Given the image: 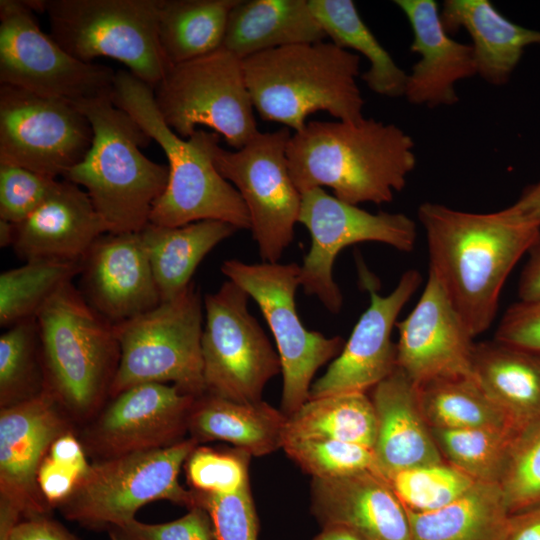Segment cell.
<instances>
[{
    "instance_id": "cell-17",
    "label": "cell",
    "mask_w": 540,
    "mask_h": 540,
    "mask_svg": "<svg viewBox=\"0 0 540 540\" xmlns=\"http://www.w3.org/2000/svg\"><path fill=\"white\" fill-rule=\"evenodd\" d=\"M55 396L41 393L2 407L0 413V540L25 515L45 511L37 476L50 446L63 435Z\"/></svg>"
},
{
    "instance_id": "cell-14",
    "label": "cell",
    "mask_w": 540,
    "mask_h": 540,
    "mask_svg": "<svg viewBox=\"0 0 540 540\" xmlns=\"http://www.w3.org/2000/svg\"><path fill=\"white\" fill-rule=\"evenodd\" d=\"M301 195L298 223L310 233L311 246L300 266V286L331 313H338L343 304L333 278L334 262L342 249L366 241L384 243L402 252L415 247L416 223L403 213H370L329 195L323 188Z\"/></svg>"
},
{
    "instance_id": "cell-49",
    "label": "cell",
    "mask_w": 540,
    "mask_h": 540,
    "mask_svg": "<svg viewBox=\"0 0 540 540\" xmlns=\"http://www.w3.org/2000/svg\"><path fill=\"white\" fill-rule=\"evenodd\" d=\"M528 253L518 282V296L522 302H537L540 301V234Z\"/></svg>"
},
{
    "instance_id": "cell-34",
    "label": "cell",
    "mask_w": 540,
    "mask_h": 540,
    "mask_svg": "<svg viewBox=\"0 0 540 540\" xmlns=\"http://www.w3.org/2000/svg\"><path fill=\"white\" fill-rule=\"evenodd\" d=\"M376 435L377 418L371 398L366 393L351 392L309 399L288 416L284 442L333 439L373 449Z\"/></svg>"
},
{
    "instance_id": "cell-35",
    "label": "cell",
    "mask_w": 540,
    "mask_h": 540,
    "mask_svg": "<svg viewBox=\"0 0 540 540\" xmlns=\"http://www.w3.org/2000/svg\"><path fill=\"white\" fill-rule=\"evenodd\" d=\"M421 412L430 428L517 430L473 377L439 379L417 386Z\"/></svg>"
},
{
    "instance_id": "cell-6",
    "label": "cell",
    "mask_w": 540,
    "mask_h": 540,
    "mask_svg": "<svg viewBox=\"0 0 540 540\" xmlns=\"http://www.w3.org/2000/svg\"><path fill=\"white\" fill-rule=\"evenodd\" d=\"M46 388L73 411L90 410L110 389L120 358L114 324L100 315L73 282L36 315Z\"/></svg>"
},
{
    "instance_id": "cell-18",
    "label": "cell",
    "mask_w": 540,
    "mask_h": 540,
    "mask_svg": "<svg viewBox=\"0 0 540 540\" xmlns=\"http://www.w3.org/2000/svg\"><path fill=\"white\" fill-rule=\"evenodd\" d=\"M396 327L397 367L415 386L472 377L474 337L431 273L417 304Z\"/></svg>"
},
{
    "instance_id": "cell-45",
    "label": "cell",
    "mask_w": 540,
    "mask_h": 540,
    "mask_svg": "<svg viewBox=\"0 0 540 540\" xmlns=\"http://www.w3.org/2000/svg\"><path fill=\"white\" fill-rule=\"evenodd\" d=\"M59 179L29 169L0 164V219L19 224L50 195Z\"/></svg>"
},
{
    "instance_id": "cell-32",
    "label": "cell",
    "mask_w": 540,
    "mask_h": 540,
    "mask_svg": "<svg viewBox=\"0 0 540 540\" xmlns=\"http://www.w3.org/2000/svg\"><path fill=\"white\" fill-rule=\"evenodd\" d=\"M309 5L334 44L359 52L369 61L361 78L371 91L391 98L404 96L406 72L365 24L353 1L309 0Z\"/></svg>"
},
{
    "instance_id": "cell-39",
    "label": "cell",
    "mask_w": 540,
    "mask_h": 540,
    "mask_svg": "<svg viewBox=\"0 0 540 540\" xmlns=\"http://www.w3.org/2000/svg\"><path fill=\"white\" fill-rule=\"evenodd\" d=\"M384 478L402 505L414 512L440 509L477 482L446 461L403 469Z\"/></svg>"
},
{
    "instance_id": "cell-20",
    "label": "cell",
    "mask_w": 540,
    "mask_h": 540,
    "mask_svg": "<svg viewBox=\"0 0 540 540\" xmlns=\"http://www.w3.org/2000/svg\"><path fill=\"white\" fill-rule=\"evenodd\" d=\"M81 263V293L114 325L162 302L140 233L103 234Z\"/></svg>"
},
{
    "instance_id": "cell-9",
    "label": "cell",
    "mask_w": 540,
    "mask_h": 540,
    "mask_svg": "<svg viewBox=\"0 0 540 540\" xmlns=\"http://www.w3.org/2000/svg\"><path fill=\"white\" fill-rule=\"evenodd\" d=\"M153 91L163 121L181 138L204 125L238 150L259 132L243 59L222 46L171 64Z\"/></svg>"
},
{
    "instance_id": "cell-24",
    "label": "cell",
    "mask_w": 540,
    "mask_h": 540,
    "mask_svg": "<svg viewBox=\"0 0 540 540\" xmlns=\"http://www.w3.org/2000/svg\"><path fill=\"white\" fill-rule=\"evenodd\" d=\"M108 228L80 186L58 180L48 198L16 224L13 249L26 261H82Z\"/></svg>"
},
{
    "instance_id": "cell-42",
    "label": "cell",
    "mask_w": 540,
    "mask_h": 540,
    "mask_svg": "<svg viewBox=\"0 0 540 540\" xmlns=\"http://www.w3.org/2000/svg\"><path fill=\"white\" fill-rule=\"evenodd\" d=\"M250 455L238 448L218 451L196 447L186 460L188 482L193 490L231 494L249 484Z\"/></svg>"
},
{
    "instance_id": "cell-33",
    "label": "cell",
    "mask_w": 540,
    "mask_h": 540,
    "mask_svg": "<svg viewBox=\"0 0 540 540\" xmlns=\"http://www.w3.org/2000/svg\"><path fill=\"white\" fill-rule=\"evenodd\" d=\"M238 0H160L158 38L170 64L220 48Z\"/></svg>"
},
{
    "instance_id": "cell-1",
    "label": "cell",
    "mask_w": 540,
    "mask_h": 540,
    "mask_svg": "<svg viewBox=\"0 0 540 540\" xmlns=\"http://www.w3.org/2000/svg\"><path fill=\"white\" fill-rule=\"evenodd\" d=\"M428 244L429 273L476 337L492 324L509 274L540 234L511 205L473 213L424 202L417 211Z\"/></svg>"
},
{
    "instance_id": "cell-50",
    "label": "cell",
    "mask_w": 540,
    "mask_h": 540,
    "mask_svg": "<svg viewBox=\"0 0 540 540\" xmlns=\"http://www.w3.org/2000/svg\"><path fill=\"white\" fill-rule=\"evenodd\" d=\"M505 540H540V506L512 514Z\"/></svg>"
},
{
    "instance_id": "cell-15",
    "label": "cell",
    "mask_w": 540,
    "mask_h": 540,
    "mask_svg": "<svg viewBox=\"0 0 540 540\" xmlns=\"http://www.w3.org/2000/svg\"><path fill=\"white\" fill-rule=\"evenodd\" d=\"M115 73L70 55L23 0L0 1V84L75 102L110 93Z\"/></svg>"
},
{
    "instance_id": "cell-23",
    "label": "cell",
    "mask_w": 540,
    "mask_h": 540,
    "mask_svg": "<svg viewBox=\"0 0 540 540\" xmlns=\"http://www.w3.org/2000/svg\"><path fill=\"white\" fill-rule=\"evenodd\" d=\"M407 18L413 40L410 50L420 58L407 74L404 96L414 105L429 108L459 101L455 85L477 75L471 44L451 38L434 0H396Z\"/></svg>"
},
{
    "instance_id": "cell-25",
    "label": "cell",
    "mask_w": 540,
    "mask_h": 540,
    "mask_svg": "<svg viewBox=\"0 0 540 540\" xmlns=\"http://www.w3.org/2000/svg\"><path fill=\"white\" fill-rule=\"evenodd\" d=\"M377 418L376 472H394L445 461L418 402L417 386L398 367L372 388Z\"/></svg>"
},
{
    "instance_id": "cell-36",
    "label": "cell",
    "mask_w": 540,
    "mask_h": 540,
    "mask_svg": "<svg viewBox=\"0 0 540 540\" xmlns=\"http://www.w3.org/2000/svg\"><path fill=\"white\" fill-rule=\"evenodd\" d=\"M82 269L81 261L31 260L0 275V325L36 317L42 306Z\"/></svg>"
},
{
    "instance_id": "cell-51",
    "label": "cell",
    "mask_w": 540,
    "mask_h": 540,
    "mask_svg": "<svg viewBox=\"0 0 540 540\" xmlns=\"http://www.w3.org/2000/svg\"><path fill=\"white\" fill-rule=\"evenodd\" d=\"M511 206L526 219L540 225V180L526 187Z\"/></svg>"
},
{
    "instance_id": "cell-7",
    "label": "cell",
    "mask_w": 540,
    "mask_h": 540,
    "mask_svg": "<svg viewBox=\"0 0 540 540\" xmlns=\"http://www.w3.org/2000/svg\"><path fill=\"white\" fill-rule=\"evenodd\" d=\"M204 301L191 282L175 297L115 324L120 358L109 393L144 383H167L196 398L206 393L201 339Z\"/></svg>"
},
{
    "instance_id": "cell-48",
    "label": "cell",
    "mask_w": 540,
    "mask_h": 540,
    "mask_svg": "<svg viewBox=\"0 0 540 540\" xmlns=\"http://www.w3.org/2000/svg\"><path fill=\"white\" fill-rule=\"evenodd\" d=\"M3 540H76L58 523L37 516L21 520Z\"/></svg>"
},
{
    "instance_id": "cell-11",
    "label": "cell",
    "mask_w": 540,
    "mask_h": 540,
    "mask_svg": "<svg viewBox=\"0 0 540 540\" xmlns=\"http://www.w3.org/2000/svg\"><path fill=\"white\" fill-rule=\"evenodd\" d=\"M221 272L255 300L273 334L283 375L281 411L290 416L309 400L317 370L335 359L345 342L340 336L326 337L304 327L295 303L300 285L297 263L248 264L230 259L223 262Z\"/></svg>"
},
{
    "instance_id": "cell-30",
    "label": "cell",
    "mask_w": 540,
    "mask_h": 540,
    "mask_svg": "<svg viewBox=\"0 0 540 540\" xmlns=\"http://www.w3.org/2000/svg\"><path fill=\"white\" fill-rule=\"evenodd\" d=\"M237 230L227 222L202 220L176 227L149 223L139 232L162 301L187 288L202 259Z\"/></svg>"
},
{
    "instance_id": "cell-10",
    "label": "cell",
    "mask_w": 540,
    "mask_h": 540,
    "mask_svg": "<svg viewBox=\"0 0 540 540\" xmlns=\"http://www.w3.org/2000/svg\"><path fill=\"white\" fill-rule=\"evenodd\" d=\"M193 438L170 446L132 452L90 465L71 495L61 503L69 520L90 528L122 525L156 500L195 507L193 490L178 482L181 466L197 447Z\"/></svg>"
},
{
    "instance_id": "cell-16",
    "label": "cell",
    "mask_w": 540,
    "mask_h": 540,
    "mask_svg": "<svg viewBox=\"0 0 540 540\" xmlns=\"http://www.w3.org/2000/svg\"><path fill=\"white\" fill-rule=\"evenodd\" d=\"M93 137L72 102L0 84V164L63 178L86 156Z\"/></svg>"
},
{
    "instance_id": "cell-8",
    "label": "cell",
    "mask_w": 540,
    "mask_h": 540,
    "mask_svg": "<svg viewBox=\"0 0 540 540\" xmlns=\"http://www.w3.org/2000/svg\"><path fill=\"white\" fill-rule=\"evenodd\" d=\"M160 0H47L50 35L76 59L109 57L155 87L170 67L158 38Z\"/></svg>"
},
{
    "instance_id": "cell-53",
    "label": "cell",
    "mask_w": 540,
    "mask_h": 540,
    "mask_svg": "<svg viewBox=\"0 0 540 540\" xmlns=\"http://www.w3.org/2000/svg\"><path fill=\"white\" fill-rule=\"evenodd\" d=\"M16 237V224L0 219V247L13 246Z\"/></svg>"
},
{
    "instance_id": "cell-52",
    "label": "cell",
    "mask_w": 540,
    "mask_h": 540,
    "mask_svg": "<svg viewBox=\"0 0 540 540\" xmlns=\"http://www.w3.org/2000/svg\"><path fill=\"white\" fill-rule=\"evenodd\" d=\"M313 540H361L351 531L342 527H326Z\"/></svg>"
},
{
    "instance_id": "cell-21",
    "label": "cell",
    "mask_w": 540,
    "mask_h": 540,
    "mask_svg": "<svg viewBox=\"0 0 540 540\" xmlns=\"http://www.w3.org/2000/svg\"><path fill=\"white\" fill-rule=\"evenodd\" d=\"M115 397L93 437L96 448L108 458L180 441L196 399L165 383L135 385Z\"/></svg>"
},
{
    "instance_id": "cell-12",
    "label": "cell",
    "mask_w": 540,
    "mask_h": 540,
    "mask_svg": "<svg viewBox=\"0 0 540 540\" xmlns=\"http://www.w3.org/2000/svg\"><path fill=\"white\" fill-rule=\"evenodd\" d=\"M249 294L228 280L204 297L201 339L206 393L258 403L267 382L282 372L279 354L248 309Z\"/></svg>"
},
{
    "instance_id": "cell-27",
    "label": "cell",
    "mask_w": 540,
    "mask_h": 540,
    "mask_svg": "<svg viewBox=\"0 0 540 540\" xmlns=\"http://www.w3.org/2000/svg\"><path fill=\"white\" fill-rule=\"evenodd\" d=\"M326 37L309 0H238L230 11L222 47L244 59Z\"/></svg>"
},
{
    "instance_id": "cell-38",
    "label": "cell",
    "mask_w": 540,
    "mask_h": 540,
    "mask_svg": "<svg viewBox=\"0 0 540 540\" xmlns=\"http://www.w3.org/2000/svg\"><path fill=\"white\" fill-rule=\"evenodd\" d=\"M36 317L21 321L0 337V399L5 407L35 396L46 388Z\"/></svg>"
},
{
    "instance_id": "cell-43",
    "label": "cell",
    "mask_w": 540,
    "mask_h": 540,
    "mask_svg": "<svg viewBox=\"0 0 540 540\" xmlns=\"http://www.w3.org/2000/svg\"><path fill=\"white\" fill-rule=\"evenodd\" d=\"M193 492L195 505L211 519L215 540H257L259 523L249 484L231 494Z\"/></svg>"
},
{
    "instance_id": "cell-29",
    "label": "cell",
    "mask_w": 540,
    "mask_h": 540,
    "mask_svg": "<svg viewBox=\"0 0 540 540\" xmlns=\"http://www.w3.org/2000/svg\"><path fill=\"white\" fill-rule=\"evenodd\" d=\"M288 416L263 400L238 403L208 393L195 399L188 430L198 441H226L250 456L282 448Z\"/></svg>"
},
{
    "instance_id": "cell-47",
    "label": "cell",
    "mask_w": 540,
    "mask_h": 540,
    "mask_svg": "<svg viewBox=\"0 0 540 540\" xmlns=\"http://www.w3.org/2000/svg\"><path fill=\"white\" fill-rule=\"evenodd\" d=\"M495 340L540 356V301H518L500 320Z\"/></svg>"
},
{
    "instance_id": "cell-40",
    "label": "cell",
    "mask_w": 540,
    "mask_h": 540,
    "mask_svg": "<svg viewBox=\"0 0 540 540\" xmlns=\"http://www.w3.org/2000/svg\"><path fill=\"white\" fill-rule=\"evenodd\" d=\"M282 449L312 478L326 479L376 471L372 448L333 439H293Z\"/></svg>"
},
{
    "instance_id": "cell-22",
    "label": "cell",
    "mask_w": 540,
    "mask_h": 540,
    "mask_svg": "<svg viewBox=\"0 0 540 540\" xmlns=\"http://www.w3.org/2000/svg\"><path fill=\"white\" fill-rule=\"evenodd\" d=\"M311 512L322 528L342 527L361 540H413L405 507L374 470L313 478Z\"/></svg>"
},
{
    "instance_id": "cell-46",
    "label": "cell",
    "mask_w": 540,
    "mask_h": 540,
    "mask_svg": "<svg viewBox=\"0 0 540 540\" xmlns=\"http://www.w3.org/2000/svg\"><path fill=\"white\" fill-rule=\"evenodd\" d=\"M108 533L111 540H215L211 519L199 506L171 522L147 524L133 519L110 527Z\"/></svg>"
},
{
    "instance_id": "cell-31",
    "label": "cell",
    "mask_w": 540,
    "mask_h": 540,
    "mask_svg": "<svg viewBox=\"0 0 540 540\" xmlns=\"http://www.w3.org/2000/svg\"><path fill=\"white\" fill-rule=\"evenodd\" d=\"M405 510L413 540H505L511 518L499 484L486 482L440 509Z\"/></svg>"
},
{
    "instance_id": "cell-5",
    "label": "cell",
    "mask_w": 540,
    "mask_h": 540,
    "mask_svg": "<svg viewBox=\"0 0 540 540\" xmlns=\"http://www.w3.org/2000/svg\"><path fill=\"white\" fill-rule=\"evenodd\" d=\"M360 62L357 53L320 41L257 53L243 59V69L260 117L298 132L316 111L339 121L364 118Z\"/></svg>"
},
{
    "instance_id": "cell-3",
    "label": "cell",
    "mask_w": 540,
    "mask_h": 540,
    "mask_svg": "<svg viewBox=\"0 0 540 540\" xmlns=\"http://www.w3.org/2000/svg\"><path fill=\"white\" fill-rule=\"evenodd\" d=\"M111 92L72 102L89 120L94 137L83 160L62 179L85 189L108 233H139L166 189L169 167L142 153L151 137L114 105Z\"/></svg>"
},
{
    "instance_id": "cell-4",
    "label": "cell",
    "mask_w": 540,
    "mask_h": 540,
    "mask_svg": "<svg viewBox=\"0 0 540 540\" xmlns=\"http://www.w3.org/2000/svg\"><path fill=\"white\" fill-rule=\"evenodd\" d=\"M111 98L161 146L168 160V183L153 206L150 223L176 227L218 220L237 229H250L241 195L218 172L211 157L210 146L219 134L196 130L189 138L178 136L163 121L153 87L128 70L116 71Z\"/></svg>"
},
{
    "instance_id": "cell-13",
    "label": "cell",
    "mask_w": 540,
    "mask_h": 540,
    "mask_svg": "<svg viewBox=\"0 0 540 540\" xmlns=\"http://www.w3.org/2000/svg\"><path fill=\"white\" fill-rule=\"evenodd\" d=\"M287 127L258 132L242 148L220 147V136L210 146L218 172L241 195L250 218V230L263 262L277 263L294 239L302 195L288 165Z\"/></svg>"
},
{
    "instance_id": "cell-19",
    "label": "cell",
    "mask_w": 540,
    "mask_h": 540,
    "mask_svg": "<svg viewBox=\"0 0 540 540\" xmlns=\"http://www.w3.org/2000/svg\"><path fill=\"white\" fill-rule=\"evenodd\" d=\"M416 269L405 271L386 296L370 288V305L360 316L341 353L311 386L310 398L361 392L374 388L397 368L393 327L405 304L421 284Z\"/></svg>"
},
{
    "instance_id": "cell-28",
    "label": "cell",
    "mask_w": 540,
    "mask_h": 540,
    "mask_svg": "<svg viewBox=\"0 0 540 540\" xmlns=\"http://www.w3.org/2000/svg\"><path fill=\"white\" fill-rule=\"evenodd\" d=\"M472 377L517 430L540 420V356L495 339L475 344Z\"/></svg>"
},
{
    "instance_id": "cell-2",
    "label": "cell",
    "mask_w": 540,
    "mask_h": 540,
    "mask_svg": "<svg viewBox=\"0 0 540 540\" xmlns=\"http://www.w3.org/2000/svg\"><path fill=\"white\" fill-rule=\"evenodd\" d=\"M414 141L393 123L309 121L287 145L292 180L302 194L329 187L352 205L391 202L417 164Z\"/></svg>"
},
{
    "instance_id": "cell-44",
    "label": "cell",
    "mask_w": 540,
    "mask_h": 540,
    "mask_svg": "<svg viewBox=\"0 0 540 540\" xmlns=\"http://www.w3.org/2000/svg\"><path fill=\"white\" fill-rule=\"evenodd\" d=\"M82 447L70 434H63L50 446L40 465L37 482L48 503H62L73 492L87 472Z\"/></svg>"
},
{
    "instance_id": "cell-26",
    "label": "cell",
    "mask_w": 540,
    "mask_h": 540,
    "mask_svg": "<svg viewBox=\"0 0 540 540\" xmlns=\"http://www.w3.org/2000/svg\"><path fill=\"white\" fill-rule=\"evenodd\" d=\"M440 16L449 34L468 32L477 75L491 85L506 84L525 49L540 45V30L514 23L489 0H445Z\"/></svg>"
},
{
    "instance_id": "cell-41",
    "label": "cell",
    "mask_w": 540,
    "mask_h": 540,
    "mask_svg": "<svg viewBox=\"0 0 540 540\" xmlns=\"http://www.w3.org/2000/svg\"><path fill=\"white\" fill-rule=\"evenodd\" d=\"M499 486L511 515L540 506V420L514 438Z\"/></svg>"
},
{
    "instance_id": "cell-37",
    "label": "cell",
    "mask_w": 540,
    "mask_h": 540,
    "mask_svg": "<svg viewBox=\"0 0 540 540\" xmlns=\"http://www.w3.org/2000/svg\"><path fill=\"white\" fill-rule=\"evenodd\" d=\"M444 460L474 481L499 484L520 431L496 428H431Z\"/></svg>"
}]
</instances>
